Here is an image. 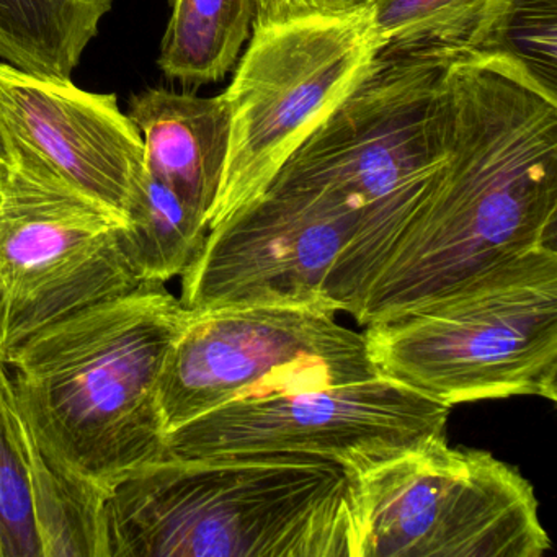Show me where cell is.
Segmentation results:
<instances>
[{
    "mask_svg": "<svg viewBox=\"0 0 557 557\" xmlns=\"http://www.w3.org/2000/svg\"><path fill=\"white\" fill-rule=\"evenodd\" d=\"M329 305L188 311L159 383L165 432L243 397L377 376L364 335Z\"/></svg>",
    "mask_w": 557,
    "mask_h": 557,
    "instance_id": "cell-9",
    "label": "cell"
},
{
    "mask_svg": "<svg viewBox=\"0 0 557 557\" xmlns=\"http://www.w3.org/2000/svg\"><path fill=\"white\" fill-rule=\"evenodd\" d=\"M449 412L377 374L357 383L231 400L169 432L165 458L301 456L357 474L445 435Z\"/></svg>",
    "mask_w": 557,
    "mask_h": 557,
    "instance_id": "cell-10",
    "label": "cell"
},
{
    "mask_svg": "<svg viewBox=\"0 0 557 557\" xmlns=\"http://www.w3.org/2000/svg\"><path fill=\"white\" fill-rule=\"evenodd\" d=\"M113 0H0V60L50 79H71Z\"/></svg>",
    "mask_w": 557,
    "mask_h": 557,
    "instance_id": "cell-15",
    "label": "cell"
},
{
    "mask_svg": "<svg viewBox=\"0 0 557 557\" xmlns=\"http://www.w3.org/2000/svg\"><path fill=\"white\" fill-rule=\"evenodd\" d=\"M0 126L12 148L126 218L145 177V141L116 96L0 63Z\"/></svg>",
    "mask_w": 557,
    "mask_h": 557,
    "instance_id": "cell-12",
    "label": "cell"
},
{
    "mask_svg": "<svg viewBox=\"0 0 557 557\" xmlns=\"http://www.w3.org/2000/svg\"><path fill=\"white\" fill-rule=\"evenodd\" d=\"M159 67L187 86L220 83L252 34L253 0H171Z\"/></svg>",
    "mask_w": 557,
    "mask_h": 557,
    "instance_id": "cell-16",
    "label": "cell"
},
{
    "mask_svg": "<svg viewBox=\"0 0 557 557\" xmlns=\"http://www.w3.org/2000/svg\"><path fill=\"white\" fill-rule=\"evenodd\" d=\"M445 161L370 286L358 324L436 298L534 247H556L557 102L495 58H455Z\"/></svg>",
    "mask_w": 557,
    "mask_h": 557,
    "instance_id": "cell-1",
    "label": "cell"
},
{
    "mask_svg": "<svg viewBox=\"0 0 557 557\" xmlns=\"http://www.w3.org/2000/svg\"><path fill=\"white\" fill-rule=\"evenodd\" d=\"M0 177V355L41 329L138 288L119 244L126 218L14 148Z\"/></svg>",
    "mask_w": 557,
    "mask_h": 557,
    "instance_id": "cell-8",
    "label": "cell"
},
{
    "mask_svg": "<svg viewBox=\"0 0 557 557\" xmlns=\"http://www.w3.org/2000/svg\"><path fill=\"white\" fill-rule=\"evenodd\" d=\"M0 537L5 557H41L24 466L0 406Z\"/></svg>",
    "mask_w": 557,
    "mask_h": 557,
    "instance_id": "cell-20",
    "label": "cell"
},
{
    "mask_svg": "<svg viewBox=\"0 0 557 557\" xmlns=\"http://www.w3.org/2000/svg\"><path fill=\"white\" fill-rule=\"evenodd\" d=\"M537 505L507 462L433 436L348 474L350 557H543Z\"/></svg>",
    "mask_w": 557,
    "mask_h": 557,
    "instance_id": "cell-6",
    "label": "cell"
},
{
    "mask_svg": "<svg viewBox=\"0 0 557 557\" xmlns=\"http://www.w3.org/2000/svg\"><path fill=\"white\" fill-rule=\"evenodd\" d=\"M453 60L380 58L272 185L331 191L357 216L324 298L360 315L370 286L445 161L443 83Z\"/></svg>",
    "mask_w": 557,
    "mask_h": 557,
    "instance_id": "cell-4",
    "label": "cell"
},
{
    "mask_svg": "<svg viewBox=\"0 0 557 557\" xmlns=\"http://www.w3.org/2000/svg\"><path fill=\"white\" fill-rule=\"evenodd\" d=\"M373 9L253 22L224 102L230 143L208 230L259 198L376 64Z\"/></svg>",
    "mask_w": 557,
    "mask_h": 557,
    "instance_id": "cell-7",
    "label": "cell"
},
{
    "mask_svg": "<svg viewBox=\"0 0 557 557\" xmlns=\"http://www.w3.org/2000/svg\"><path fill=\"white\" fill-rule=\"evenodd\" d=\"M471 54L505 61L557 102V0H498Z\"/></svg>",
    "mask_w": 557,
    "mask_h": 557,
    "instance_id": "cell-19",
    "label": "cell"
},
{
    "mask_svg": "<svg viewBox=\"0 0 557 557\" xmlns=\"http://www.w3.org/2000/svg\"><path fill=\"white\" fill-rule=\"evenodd\" d=\"M0 557H5L4 543H2V537H0Z\"/></svg>",
    "mask_w": 557,
    "mask_h": 557,
    "instance_id": "cell-23",
    "label": "cell"
},
{
    "mask_svg": "<svg viewBox=\"0 0 557 557\" xmlns=\"http://www.w3.org/2000/svg\"><path fill=\"white\" fill-rule=\"evenodd\" d=\"M15 162V152L12 141L5 129L0 126V177L11 171Z\"/></svg>",
    "mask_w": 557,
    "mask_h": 557,
    "instance_id": "cell-22",
    "label": "cell"
},
{
    "mask_svg": "<svg viewBox=\"0 0 557 557\" xmlns=\"http://www.w3.org/2000/svg\"><path fill=\"white\" fill-rule=\"evenodd\" d=\"M128 116L145 141V168L210 220L230 143L223 96L148 89L129 100Z\"/></svg>",
    "mask_w": 557,
    "mask_h": 557,
    "instance_id": "cell-13",
    "label": "cell"
},
{
    "mask_svg": "<svg viewBox=\"0 0 557 557\" xmlns=\"http://www.w3.org/2000/svg\"><path fill=\"white\" fill-rule=\"evenodd\" d=\"M187 318L168 286L143 283L41 329L4 358L48 448L103 498L165 458L159 383Z\"/></svg>",
    "mask_w": 557,
    "mask_h": 557,
    "instance_id": "cell-2",
    "label": "cell"
},
{
    "mask_svg": "<svg viewBox=\"0 0 557 557\" xmlns=\"http://www.w3.org/2000/svg\"><path fill=\"white\" fill-rule=\"evenodd\" d=\"M207 234L205 216L159 178L145 172L126 211L119 244L139 285H165L182 276L194 262Z\"/></svg>",
    "mask_w": 557,
    "mask_h": 557,
    "instance_id": "cell-17",
    "label": "cell"
},
{
    "mask_svg": "<svg viewBox=\"0 0 557 557\" xmlns=\"http://www.w3.org/2000/svg\"><path fill=\"white\" fill-rule=\"evenodd\" d=\"M498 0H377L380 58H455L474 53Z\"/></svg>",
    "mask_w": 557,
    "mask_h": 557,
    "instance_id": "cell-18",
    "label": "cell"
},
{
    "mask_svg": "<svg viewBox=\"0 0 557 557\" xmlns=\"http://www.w3.org/2000/svg\"><path fill=\"white\" fill-rule=\"evenodd\" d=\"M355 233L357 216L331 191L272 185L208 230L178 299L188 311L329 305L325 283Z\"/></svg>",
    "mask_w": 557,
    "mask_h": 557,
    "instance_id": "cell-11",
    "label": "cell"
},
{
    "mask_svg": "<svg viewBox=\"0 0 557 557\" xmlns=\"http://www.w3.org/2000/svg\"><path fill=\"white\" fill-rule=\"evenodd\" d=\"M109 557H350L348 472L301 456L164 458L107 498Z\"/></svg>",
    "mask_w": 557,
    "mask_h": 557,
    "instance_id": "cell-3",
    "label": "cell"
},
{
    "mask_svg": "<svg viewBox=\"0 0 557 557\" xmlns=\"http://www.w3.org/2000/svg\"><path fill=\"white\" fill-rule=\"evenodd\" d=\"M253 2H256L253 22L306 17V15L354 14V12L373 9L377 4V0H253Z\"/></svg>",
    "mask_w": 557,
    "mask_h": 557,
    "instance_id": "cell-21",
    "label": "cell"
},
{
    "mask_svg": "<svg viewBox=\"0 0 557 557\" xmlns=\"http://www.w3.org/2000/svg\"><path fill=\"white\" fill-rule=\"evenodd\" d=\"M0 406L30 488L41 557H109L107 498L81 484L48 448L2 355Z\"/></svg>",
    "mask_w": 557,
    "mask_h": 557,
    "instance_id": "cell-14",
    "label": "cell"
},
{
    "mask_svg": "<svg viewBox=\"0 0 557 557\" xmlns=\"http://www.w3.org/2000/svg\"><path fill=\"white\" fill-rule=\"evenodd\" d=\"M364 327L381 374L449 409L513 396L556 403V247H534Z\"/></svg>",
    "mask_w": 557,
    "mask_h": 557,
    "instance_id": "cell-5",
    "label": "cell"
}]
</instances>
